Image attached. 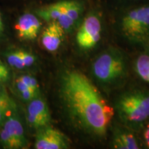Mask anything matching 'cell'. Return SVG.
I'll list each match as a JSON object with an SVG mask.
<instances>
[{
	"label": "cell",
	"mask_w": 149,
	"mask_h": 149,
	"mask_svg": "<svg viewBox=\"0 0 149 149\" xmlns=\"http://www.w3.org/2000/svg\"><path fill=\"white\" fill-rule=\"evenodd\" d=\"M10 109H0V125L3 124L6 118L7 117V114L10 111Z\"/></svg>",
	"instance_id": "21"
},
{
	"label": "cell",
	"mask_w": 149,
	"mask_h": 149,
	"mask_svg": "<svg viewBox=\"0 0 149 149\" xmlns=\"http://www.w3.org/2000/svg\"><path fill=\"white\" fill-rule=\"evenodd\" d=\"M0 141L3 148L8 149H18L15 141L2 126L0 128Z\"/></svg>",
	"instance_id": "16"
},
{
	"label": "cell",
	"mask_w": 149,
	"mask_h": 149,
	"mask_svg": "<svg viewBox=\"0 0 149 149\" xmlns=\"http://www.w3.org/2000/svg\"><path fill=\"white\" fill-rule=\"evenodd\" d=\"M26 119L29 125L36 129L48 126L51 117L47 103L38 97L30 101L27 107Z\"/></svg>",
	"instance_id": "7"
},
{
	"label": "cell",
	"mask_w": 149,
	"mask_h": 149,
	"mask_svg": "<svg viewBox=\"0 0 149 149\" xmlns=\"http://www.w3.org/2000/svg\"><path fill=\"white\" fill-rule=\"evenodd\" d=\"M9 70L7 66L0 60V82H6L9 79Z\"/></svg>",
	"instance_id": "20"
},
{
	"label": "cell",
	"mask_w": 149,
	"mask_h": 149,
	"mask_svg": "<svg viewBox=\"0 0 149 149\" xmlns=\"http://www.w3.org/2000/svg\"><path fill=\"white\" fill-rule=\"evenodd\" d=\"M144 138L147 146L149 148V124L147 125L144 133Z\"/></svg>",
	"instance_id": "22"
},
{
	"label": "cell",
	"mask_w": 149,
	"mask_h": 149,
	"mask_svg": "<svg viewBox=\"0 0 149 149\" xmlns=\"http://www.w3.org/2000/svg\"><path fill=\"white\" fill-rule=\"evenodd\" d=\"M12 102L6 93H0V109H11Z\"/></svg>",
	"instance_id": "19"
},
{
	"label": "cell",
	"mask_w": 149,
	"mask_h": 149,
	"mask_svg": "<svg viewBox=\"0 0 149 149\" xmlns=\"http://www.w3.org/2000/svg\"><path fill=\"white\" fill-rule=\"evenodd\" d=\"M24 84H26L30 88L33 89L36 92H40V86L37 79L31 75H22L17 77Z\"/></svg>",
	"instance_id": "17"
},
{
	"label": "cell",
	"mask_w": 149,
	"mask_h": 149,
	"mask_svg": "<svg viewBox=\"0 0 149 149\" xmlns=\"http://www.w3.org/2000/svg\"><path fill=\"white\" fill-rule=\"evenodd\" d=\"M65 31L57 22H49L41 35V42L46 51L55 52L58 50L64 38Z\"/></svg>",
	"instance_id": "9"
},
{
	"label": "cell",
	"mask_w": 149,
	"mask_h": 149,
	"mask_svg": "<svg viewBox=\"0 0 149 149\" xmlns=\"http://www.w3.org/2000/svg\"><path fill=\"white\" fill-rule=\"evenodd\" d=\"M135 69L138 75L144 81L149 83V56L141 55L135 63Z\"/></svg>",
	"instance_id": "14"
},
{
	"label": "cell",
	"mask_w": 149,
	"mask_h": 149,
	"mask_svg": "<svg viewBox=\"0 0 149 149\" xmlns=\"http://www.w3.org/2000/svg\"><path fill=\"white\" fill-rule=\"evenodd\" d=\"M42 24L39 18L32 13H25L18 19L15 29L19 39L33 40L40 33Z\"/></svg>",
	"instance_id": "8"
},
{
	"label": "cell",
	"mask_w": 149,
	"mask_h": 149,
	"mask_svg": "<svg viewBox=\"0 0 149 149\" xmlns=\"http://www.w3.org/2000/svg\"><path fill=\"white\" fill-rule=\"evenodd\" d=\"M64 11L67 15L77 24L83 12V6L78 1L66 0L63 1Z\"/></svg>",
	"instance_id": "13"
},
{
	"label": "cell",
	"mask_w": 149,
	"mask_h": 149,
	"mask_svg": "<svg viewBox=\"0 0 149 149\" xmlns=\"http://www.w3.org/2000/svg\"><path fill=\"white\" fill-rule=\"evenodd\" d=\"M113 148L116 149H137L139 145L137 139L129 132H120L115 135Z\"/></svg>",
	"instance_id": "12"
},
{
	"label": "cell",
	"mask_w": 149,
	"mask_h": 149,
	"mask_svg": "<svg viewBox=\"0 0 149 149\" xmlns=\"http://www.w3.org/2000/svg\"><path fill=\"white\" fill-rule=\"evenodd\" d=\"M3 32V22H2V19H1V13H0V35L1 34V33Z\"/></svg>",
	"instance_id": "23"
},
{
	"label": "cell",
	"mask_w": 149,
	"mask_h": 149,
	"mask_svg": "<svg viewBox=\"0 0 149 149\" xmlns=\"http://www.w3.org/2000/svg\"><path fill=\"white\" fill-rule=\"evenodd\" d=\"M64 13L63 1L46 6L36 11L37 15L44 21L49 22H57Z\"/></svg>",
	"instance_id": "11"
},
{
	"label": "cell",
	"mask_w": 149,
	"mask_h": 149,
	"mask_svg": "<svg viewBox=\"0 0 149 149\" xmlns=\"http://www.w3.org/2000/svg\"><path fill=\"white\" fill-rule=\"evenodd\" d=\"M61 94L70 117L81 129L99 137L107 134L114 111L84 74L77 70L65 72Z\"/></svg>",
	"instance_id": "1"
},
{
	"label": "cell",
	"mask_w": 149,
	"mask_h": 149,
	"mask_svg": "<svg viewBox=\"0 0 149 149\" xmlns=\"http://www.w3.org/2000/svg\"><path fill=\"white\" fill-rule=\"evenodd\" d=\"M126 72L124 57L115 50L104 52L97 57L93 64V72L99 81L111 84L119 80Z\"/></svg>",
	"instance_id": "3"
},
{
	"label": "cell",
	"mask_w": 149,
	"mask_h": 149,
	"mask_svg": "<svg viewBox=\"0 0 149 149\" xmlns=\"http://www.w3.org/2000/svg\"><path fill=\"white\" fill-rule=\"evenodd\" d=\"M102 23L95 14H89L80 26L76 35V42L81 48L85 50L95 47L101 39Z\"/></svg>",
	"instance_id": "5"
},
{
	"label": "cell",
	"mask_w": 149,
	"mask_h": 149,
	"mask_svg": "<svg viewBox=\"0 0 149 149\" xmlns=\"http://www.w3.org/2000/svg\"><path fill=\"white\" fill-rule=\"evenodd\" d=\"M7 61L10 66L16 69L25 68L23 58H22V51H16L10 52L7 55Z\"/></svg>",
	"instance_id": "15"
},
{
	"label": "cell",
	"mask_w": 149,
	"mask_h": 149,
	"mask_svg": "<svg viewBox=\"0 0 149 149\" xmlns=\"http://www.w3.org/2000/svg\"><path fill=\"white\" fill-rule=\"evenodd\" d=\"M22 58H23L25 68L31 66L32 65L34 64L35 61H36V57L34 55L24 51H22Z\"/></svg>",
	"instance_id": "18"
},
{
	"label": "cell",
	"mask_w": 149,
	"mask_h": 149,
	"mask_svg": "<svg viewBox=\"0 0 149 149\" xmlns=\"http://www.w3.org/2000/svg\"><path fill=\"white\" fill-rule=\"evenodd\" d=\"M2 127L8 132L15 141L17 148H24L27 144V140L24 135V128L19 120L15 116L8 117L2 124Z\"/></svg>",
	"instance_id": "10"
},
{
	"label": "cell",
	"mask_w": 149,
	"mask_h": 149,
	"mask_svg": "<svg viewBox=\"0 0 149 149\" xmlns=\"http://www.w3.org/2000/svg\"><path fill=\"white\" fill-rule=\"evenodd\" d=\"M123 33L132 40H139L149 33V4L133 9L122 20Z\"/></svg>",
	"instance_id": "4"
},
{
	"label": "cell",
	"mask_w": 149,
	"mask_h": 149,
	"mask_svg": "<svg viewBox=\"0 0 149 149\" xmlns=\"http://www.w3.org/2000/svg\"><path fill=\"white\" fill-rule=\"evenodd\" d=\"M117 109L125 122H144L149 118V93L133 91L126 93L119 99Z\"/></svg>",
	"instance_id": "2"
},
{
	"label": "cell",
	"mask_w": 149,
	"mask_h": 149,
	"mask_svg": "<svg viewBox=\"0 0 149 149\" xmlns=\"http://www.w3.org/2000/svg\"><path fill=\"white\" fill-rule=\"evenodd\" d=\"M70 147V140L59 130L49 126L37 129L35 137L36 149H67Z\"/></svg>",
	"instance_id": "6"
}]
</instances>
